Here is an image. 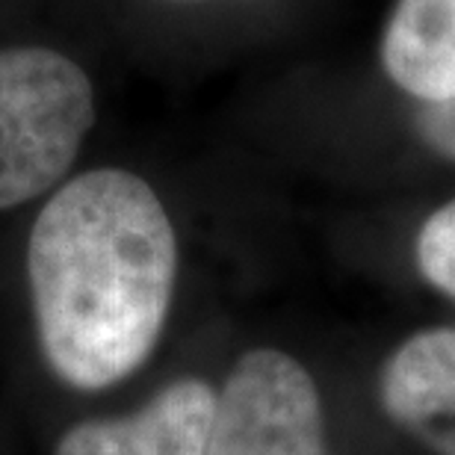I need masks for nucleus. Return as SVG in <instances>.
<instances>
[{"instance_id":"obj_3","label":"nucleus","mask_w":455,"mask_h":455,"mask_svg":"<svg viewBox=\"0 0 455 455\" xmlns=\"http://www.w3.org/2000/svg\"><path fill=\"white\" fill-rule=\"evenodd\" d=\"M204 455H329L323 403L296 358L245 352L216 394Z\"/></svg>"},{"instance_id":"obj_5","label":"nucleus","mask_w":455,"mask_h":455,"mask_svg":"<svg viewBox=\"0 0 455 455\" xmlns=\"http://www.w3.org/2000/svg\"><path fill=\"white\" fill-rule=\"evenodd\" d=\"M385 414L435 455H455V325L426 329L390 355L379 376Z\"/></svg>"},{"instance_id":"obj_1","label":"nucleus","mask_w":455,"mask_h":455,"mask_svg":"<svg viewBox=\"0 0 455 455\" xmlns=\"http://www.w3.org/2000/svg\"><path fill=\"white\" fill-rule=\"evenodd\" d=\"M27 272L53 372L101 390L131 376L160 338L178 272L175 228L142 178L95 169L44 204Z\"/></svg>"},{"instance_id":"obj_2","label":"nucleus","mask_w":455,"mask_h":455,"mask_svg":"<svg viewBox=\"0 0 455 455\" xmlns=\"http://www.w3.org/2000/svg\"><path fill=\"white\" fill-rule=\"evenodd\" d=\"M95 122L86 71L51 48L0 51V211L66 175Z\"/></svg>"},{"instance_id":"obj_8","label":"nucleus","mask_w":455,"mask_h":455,"mask_svg":"<svg viewBox=\"0 0 455 455\" xmlns=\"http://www.w3.org/2000/svg\"><path fill=\"white\" fill-rule=\"evenodd\" d=\"M414 127L438 157L455 163V92L441 98V101H423Z\"/></svg>"},{"instance_id":"obj_4","label":"nucleus","mask_w":455,"mask_h":455,"mask_svg":"<svg viewBox=\"0 0 455 455\" xmlns=\"http://www.w3.org/2000/svg\"><path fill=\"white\" fill-rule=\"evenodd\" d=\"M213 408L216 394L202 379H180L136 414L68 429L57 455H204Z\"/></svg>"},{"instance_id":"obj_7","label":"nucleus","mask_w":455,"mask_h":455,"mask_svg":"<svg viewBox=\"0 0 455 455\" xmlns=\"http://www.w3.org/2000/svg\"><path fill=\"white\" fill-rule=\"evenodd\" d=\"M417 267L435 290L455 299V198L423 222L417 234Z\"/></svg>"},{"instance_id":"obj_6","label":"nucleus","mask_w":455,"mask_h":455,"mask_svg":"<svg viewBox=\"0 0 455 455\" xmlns=\"http://www.w3.org/2000/svg\"><path fill=\"white\" fill-rule=\"evenodd\" d=\"M387 77L417 101L455 92V0H396L381 36Z\"/></svg>"}]
</instances>
